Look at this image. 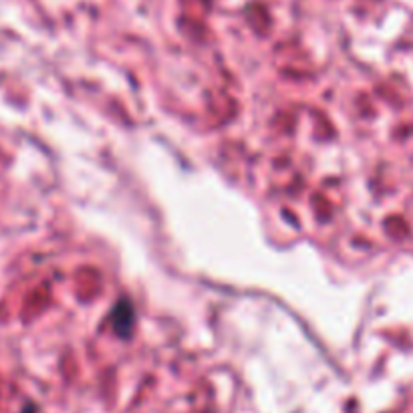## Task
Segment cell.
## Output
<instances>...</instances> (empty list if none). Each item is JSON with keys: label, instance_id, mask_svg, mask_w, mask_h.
<instances>
[{"label": "cell", "instance_id": "obj_1", "mask_svg": "<svg viewBox=\"0 0 413 413\" xmlns=\"http://www.w3.org/2000/svg\"><path fill=\"white\" fill-rule=\"evenodd\" d=\"M22 413H37V410H35L33 405H26V407H24V412H22Z\"/></svg>", "mask_w": 413, "mask_h": 413}]
</instances>
